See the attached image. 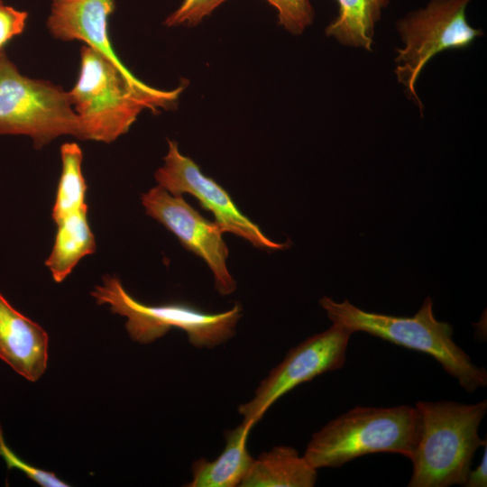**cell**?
<instances>
[{
    "label": "cell",
    "mask_w": 487,
    "mask_h": 487,
    "mask_svg": "<svg viewBox=\"0 0 487 487\" xmlns=\"http://www.w3.org/2000/svg\"><path fill=\"white\" fill-rule=\"evenodd\" d=\"M278 11L279 24L292 34H301L312 23L314 10L309 0H267Z\"/></svg>",
    "instance_id": "cell-18"
},
{
    "label": "cell",
    "mask_w": 487,
    "mask_h": 487,
    "mask_svg": "<svg viewBox=\"0 0 487 487\" xmlns=\"http://www.w3.org/2000/svg\"><path fill=\"white\" fill-rule=\"evenodd\" d=\"M337 17L326 28V34L344 45L371 51L376 23L389 0H336Z\"/></svg>",
    "instance_id": "cell-16"
},
{
    "label": "cell",
    "mask_w": 487,
    "mask_h": 487,
    "mask_svg": "<svg viewBox=\"0 0 487 487\" xmlns=\"http://www.w3.org/2000/svg\"><path fill=\"white\" fill-rule=\"evenodd\" d=\"M91 296L98 305L106 304L113 313L125 317L130 337L141 344L152 343L171 328H179L193 346L215 347L234 335L243 311L238 302L215 314L179 302L146 305L133 298L120 280L111 275L103 277L102 284L95 287Z\"/></svg>",
    "instance_id": "cell-5"
},
{
    "label": "cell",
    "mask_w": 487,
    "mask_h": 487,
    "mask_svg": "<svg viewBox=\"0 0 487 487\" xmlns=\"http://www.w3.org/2000/svg\"><path fill=\"white\" fill-rule=\"evenodd\" d=\"M48 345L47 332L0 292V358L18 374L36 381L48 365Z\"/></svg>",
    "instance_id": "cell-12"
},
{
    "label": "cell",
    "mask_w": 487,
    "mask_h": 487,
    "mask_svg": "<svg viewBox=\"0 0 487 487\" xmlns=\"http://www.w3.org/2000/svg\"><path fill=\"white\" fill-rule=\"evenodd\" d=\"M471 1L430 0L424 8L409 13L397 23L404 47L397 50L395 72L409 97L420 109L423 106L415 83L428 60L442 51L466 48L482 35L466 20L465 9Z\"/></svg>",
    "instance_id": "cell-7"
},
{
    "label": "cell",
    "mask_w": 487,
    "mask_h": 487,
    "mask_svg": "<svg viewBox=\"0 0 487 487\" xmlns=\"http://www.w3.org/2000/svg\"><path fill=\"white\" fill-rule=\"evenodd\" d=\"M253 422L241 425L225 434V446L213 461L200 458L192 463V480L188 487L239 486L248 473L253 458L247 450V438Z\"/></svg>",
    "instance_id": "cell-13"
},
{
    "label": "cell",
    "mask_w": 487,
    "mask_h": 487,
    "mask_svg": "<svg viewBox=\"0 0 487 487\" xmlns=\"http://www.w3.org/2000/svg\"><path fill=\"white\" fill-rule=\"evenodd\" d=\"M0 456L5 460L9 470L23 472L29 479L42 487H68L69 484L60 479L54 473L45 471L27 464L18 456L5 443L0 424Z\"/></svg>",
    "instance_id": "cell-19"
},
{
    "label": "cell",
    "mask_w": 487,
    "mask_h": 487,
    "mask_svg": "<svg viewBox=\"0 0 487 487\" xmlns=\"http://www.w3.org/2000/svg\"><path fill=\"white\" fill-rule=\"evenodd\" d=\"M141 201L148 216L206 262L220 295L227 296L236 289V281L226 265L228 248L222 236L224 232L216 222L203 217L182 195H173L159 185L142 194Z\"/></svg>",
    "instance_id": "cell-9"
},
{
    "label": "cell",
    "mask_w": 487,
    "mask_h": 487,
    "mask_svg": "<svg viewBox=\"0 0 487 487\" xmlns=\"http://www.w3.org/2000/svg\"><path fill=\"white\" fill-rule=\"evenodd\" d=\"M60 158L61 173L51 212L55 223L69 214L87 209L81 148L75 142L64 143L60 147Z\"/></svg>",
    "instance_id": "cell-17"
},
{
    "label": "cell",
    "mask_w": 487,
    "mask_h": 487,
    "mask_svg": "<svg viewBox=\"0 0 487 487\" xmlns=\"http://www.w3.org/2000/svg\"><path fill=\"white\" fill-rule=\"evenodd\" d=\"M418 434L415 406H357L314 433L303 456L316 469L340 467L374 453L400 454L410 460Z\"/></svg>",
    "instance_id": "cell-4"
},
{
    "label": "cell",
    "mask_w": 487,
    "mask_h": 487,
    "mask_svg": "<svg viewBox=\"0 0 487 487\" xmlns=\"http://www.w3.org/2000/svg\"><path fill=\"white\" fill-rule=\"evenodd\" d=\"M87 209L62 217L58 226L52 250L45 262L52 279L63 281L78 262L96 251L95 235L89 226Z\"/></svg>",
    "instance_id": "cell-15"
},
{
    "label": "cell",
    "mask_w": 487,
    "mask_h": 487,
    "mask_svg": "<svg viewBox=\"0 0 487 487\" xmlns=\"http://www.w3.org/2000/svg\"><path fill=\"white\" fill-rule=\"evenodd\" d=\"M464 486H487V444L484 446L483 455L482 456L479 465L474 470H470Z\"/></svg>",
    "instance_id": "cell-22"
},
{
    "label": "cell",
    "mask_w": 487,
    "mask_h": 487,
    "mask_svg": "<svg viewBox=\"0 0 487 487\" xmlns=\"http://www.w3.org/2000/svg\"><path fill=\"white\" fill-rule=\"evenodd\" d=\"M419 434L410 461L409 487L464 484L476 450L487 444L479 427L486 400L467 404L449 400L418 401Z\"/></svg>",
    "instance_id": "cell-2"
},
{
    "label": "cell",
    "mask_w": 487,
    "mask_h": 487,
    "mask_svg": "<svg viewBox=\"0 0 487 487\" xmlns=\"http://www.w3.org/2000/svg\"><path fill=\"white\" fill-rule=\"evenodd\" d=\"M317 469L292 446H274L254 459L241 487H312Z\"/></svg>",
    "instance_id": "cell-14"
},
{
    "label": "cell",
    "mask_w": 487,
    "mask_h": 487,
    "mask_svg": "<svg viewBox=\"0 0 487 487\" xmlns=\"http://www.w3.org/2000/svg\"><path fill=\"white\" fill-rule=\"evenodd\" d=\"M4 4L3 0H0V5Z\"/></svg>",
    "instance_id": "cell-23"
},
{
    "label": "cell",
    "mask_w": 487,
    "mask_h": 487,
    "mask_svg": "<svg viewBox=\"0 0 487 487\" xmlns=\"http://www.w3.org/2000/svg\"><path fill=\"white\" fill-rule=\"evenodd\" d=\"M332 323L352 333L363 332L400 346L433 357L446 373L457 379L467 392L487 385V371L475 365L453 339L450 324L437 320L433 300L427 297L413 317H396L364 311L348 300L335 302L328 297L319 300Z\"/></svg>",
    "instance_id": "cell-3"
},
{
    "label": "cell",
    "mask_w": 487,
    "mask_h": 487,
    "mask_svg": "<svg viewBox=\"0 0 487 487\" xmlns=\"http://www.w3.org/2000/svg\"><path fill=\"white\" fill-rule=\"evenodd\" d=\"M0 134L29 136L38 149L61 135L84 140L68 92L21 74L4 50L0 51Z\"/></svg>",
    "instance_id": "cell-6"
},
{
    "label": "cell",
    "mask_w": 487,
    "mask_h": 487,
    "mask_svg": "<svg viewBox=\"0 0 487 487\" xmlns=\"http://www.w3.org/2000/svg\"><path fill=\"white\" fill-rule=\"evenodd\" d=\"M115 7L114 0H51L46 25L55 39L81 41L123 71H130L108 36V18Z\"/></svg>",
    "instance_id": "cell-11"
},
{
    "label": "cell",
    "mask_w": 487,
    "mask_h": 487,
    "mask_svg": "<svg viewBox=\"0 0 487 487\" xmlns=\"http://www.w3.org/2000/svg\"><path fill=\"white\" fill-rule=\"evenodd\" d=\"M185 86L171 90L151 87L84 45L78 78L68 94L84 140L108 143L127 133L142 111L170 109Z\"/></svg>",
    "instance_id": "cell-1"
},
{
    "label": "cell",
    "mask_w": 487,
    "mask_h": 487,
    "mask_svg": "<svg viewBox=\"0 0 487 487\" xmlns=\"http://www.w3.org/2000/svg\"><path fill=\"white\" fill-rule=\"evenodd\" d=\"M168 145L164 164L154 174L159 186L173 195L195 197L204 208L213 213L215 222L224 233L236 234L260 249L276 251L289 247L287 244L269 239L257 225L241 213L227 191L204 175L194 161L183 155L175 141H169Z\"/></svg>",
    "instance_id": "cell-10"
},
{
    "label": "cell",
    "mask_w": 487,
    "mask_h": 487,
    "mask_svg": "<svg viewBox=\"0 0 487 487\" xmlns=\"http://www.w3.org/2000/svg\"><path fill=\"white\" fill-rule=\"evenodd\" d=\"M347 328L333 323L289 349L286 356L254 391L253 398L238 407L244 421L255 424L284 394L325 372L341 369L346 361L351 335Z\"/></svg>",
    "instance_id": "cell-8"
},
{
    "label": "cell",
    "mask_w": 487,
    "mask_h": 487,
    "mask_svg": "<svg viewBox=\"0 0 487 487\" xmlns=\"http://www.w3.org/2000/svg\"><path fill=\"white\" fill-rule=\"evenodd\" d=\"M226 0H183L178 9L171 13L164 24L172 26H196Z\"/></svg>",
    "instance_id": "cell-20"
},
{
    "label": "cell",
    "mask_w": 487,
    "mask_h": 487,
    "mask_svg": "<svg viewBox=\"0 0 487 487\" xmlns=\"http://www.w3.org/2000/svg\"><path fill=\"white\" fill-rule=\"evenodd\" d=\"M28 19L26 11L0 5V51L13 37L21 34Z\"/></svg>",
    "instance_id": "cell-21"
}]
</instances>
